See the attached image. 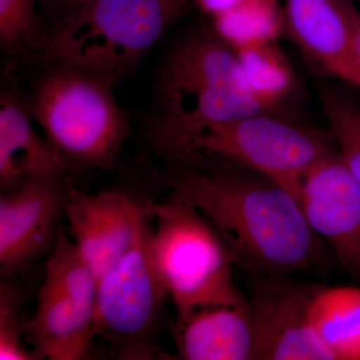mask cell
<instances>
[{
    "label": "cell",
    "instance_id": "cell-1",
    "mask_svg": "<svg viewBox=\"0 0 360 360\" xmlns=\"http://www.w3.org/2000/svg\"><path fill=\"white\" fill-rule=\"evenodd\" d=\"M168 187L212 224L238 269L292 276L328 266L331 252L297 198L264 175L227 163L179 165Z\"/></svg>",
    "mask_w": 360,
    "mask_h": 360
},
{
    "label": "cell",
    "instance_id": "cell-2",
    "mask_svg": "<svg viewBox=\"0 0 360 360\" xmlns=\"http://www.w3.org/2000/svg\"><path fill=\"white\" fill-rule=\"evenodd\" d=\"M264 110L248 89L236 52L212 28L182 37L161 63L146 134L158 155L179 163L206 130Z\"/></svg>",
    "mask_w": 360,
    "mask_h": 360
},
{
    "label": "cell",
    "instance_id": "cell-3",
    "mask_svg": "<svg viewBox=\"0 0 360 360\" xmlns=\"http://www.w3.org/2000/svg\"><path fill=\"white\" fill-rule=\"evenodd\" d=\"M191 6V0H94L47 30L39 58L117 84Z\"/></svg>",
    "mask_w": 360,
    "mask_h": 360
},
{
    "label": "cell",
    "instance_id": "cell-4",
    "mask_svg": "<svg viewBox=\"0 0 360 360\" xmlns=\"http://www.w3.org/2000/svg\"><path fill=\"white\" fill-rule=\"evenodd\" d=\"M115 82L87 71L44 65L28 97L35 122L70 170L110 169L129 134Z\"/></svg>",
    "mask_w": 360,
    "mask_h": 360
},
{
    "label": "cell",
    "instance_id": "cell-5",
    "mask_svg": "<svg viewBox=\"0 0 360 360\" xmlns=\"http://www.w3.org/2000/svg\"><path fill=\"white\" fill-rule=\"evenodd\" d=\"M144 206L155 220L149 252L175 319L208 305L245 302L234 283L229 250L193 205L170 194L163 202Z\"/></svg>",
    "mask_w": 360,
    "mask_h": 360
},
{
    "label": "cell",
    "instance_id": "cell-6",
    "mask_svg": "<svg viewBox=\"0 0 360 360\" xmlns=\"http://www.w3.org/2000/svg\"><path fill=\"white\" fill-rule=\"evenodd\" d=\"M333 150L329 134L272 112H257L206 130L177 165H238L274 180L297 198L310 168Z\"/></svg>",
    "mask_w": 360,
    "mask_h": 360
},
{
    "label": "cell",
    "instance_id": "cell-7",
    "mask_svg": "<svg viewBox=\"0 0 360 360\" xmlns=\"http://www.w3.org/2000/svg\"><path fill=\"white\" fill-rule=\"evenodd\" d=\"M149 214L143 205L134 240L98 279L94 335L122 356H149V340L167 295L149 252Z\"/></svg>",
    "mask_w": 360,
    "mask_h": 360
},
{
    "label": "cell",
    "instance_id": "cell-8",
    "mask_svg": "<svg viewBox=\"0 0 360 360\" xmlns=\"http://www.w3.org/2000/svg\"><path fill=\"white\" fill-rule=\"evenodd\" d=\"M252 276L248 303L253 359L333 360L310 321V303L319 285L291 276Z\"/></svg>",
    "mask_w": 360,
    "mask_h": 360
},
{
    "label": "cell",
    "instance_id": "cell-9",
    "mask_svg": "<svg viewBox=\"0 0 360 360\" xmlns=\"http://www.w3.org/2000/svg\"><path fill=\"white\" fill-rule=\"evenodd\" d=\"M297 200L312 231L360 283V186L336 148L310 168Z\"/></svg>",
    "mask_w": 360,
    "mask_h": 360
},
{
    "label": "cell",
    "instance_id": "cell-10",
    "mask_svg": "<svg viewBox=\"0 0 360 360\" xmlns=\"http://www.w3.org/2000/svg\"><path fill=\"white\" fill-rule=\"evenodd\" d=\"M68 188L63 181H30L2 191L0 198V267L11 277L51 251L65 215Z\"/></svg>",
    "mask_w": 360,
    "mask_h": 360
},
{
    "label": "cell",
    "instance_id": "cell-11",
    "mask_svg": "<svg viewBox=\"0 0 360 360\" xmlns=\"http://www.w3.org/2000/svg\"><path fill=\"white\" fill-rule=\"evenodd\" d=\"M142 212L143 205L120 191L68 188L65 215L70 238L97 279L131 245Z\"/></svg>",
    "mask_w": 360,
    "mask_h": 360
},
{
    "label": "cell",
    "instance_id": "cell-12",
    "mask_svg": "<svg viewBox=\"0 0 360 360\" xmlns=\"http://www.w3.org/2000/svg\"><path fill=\"white\" fill-rule=\"evenodd\" d=\"M284 27L324 75L360 91V65L340 0H284Z\"/></svg>",
    "mask_w": 360,
    "mask_h": 360
},
{
    "label": "cell",
    "instance_id": "cell-13",
    "mask_svg": "<svg viewBox=\"0 0 360 360\" xmlns=\"http://www.w3.org/2000/svg\"><path fill=\"white\" fill-rule=\"evenodd\" d=\"M30 101L13 89L0 96V186L9 191L30 181H63L68 172L34 127Z\"/></svg>",
    "mask_w": 360,
    "mask_h": 360
},
{
    "label": "cell",
    "instance_id": "cell-14",
    "mask_svg": "<svg viewBox=\"0 0 360 360\" xmlns=\"http://www.w3.org/2000/svg\"><path fill=\"white\" fill-rule=\"evenodd\" d=\"M172 338L180 359H253L248 298L241 303L200 307L175 319Z\"/></svg>",
    "mask_w": 360,
    "mask_h": 360
},
{
    "label": "cell",
    "instance_id": "cell-15",
    "mask_svg": "<svg viewBox=\"0 0 360 360\" xmlns=\"http://www.w3.org/2000/svg\"><path fill=\"white\" fill-rule=\"evenodd\" d=\"M94 338L63 293L44 279L37 309L26 324L25 340L32 345L35 359H87Z\"/></svg>",
    "mask_w": 360,
    "mask_h": 360
},
{
    "label": "cell",
    "instance_id": "cell-16",
    "mask_svg": "<svg viewBox=\"0 0 360 360\" xmlns=\"http://www.w3.org/2000/svg\"><path fill=\"white\" fill-rule=\"evenodd\" d=\"M309 317L333 360H360V288L319 285Z\"/></svg>",
    "mask_w": 360,
    "mask_h": 360
},
{
    "label": "cell",
    "instance_id": "cell-17",
    "mask_svg": "<svg viewBox=\"0 0 360 360\" xmlns=\"http://www.w3.org/2000/svg\"><path fill=\"white\" fill-rule=\"evenodd\" d=\"M44 279L63 293L84 328L94 338L98 279L72 239L61 229L45 262Z\"/></svg>",
    "mask_w": 360,
    "mask_h": 360
},
{
    "label": "cell",
    "instance_id": "cell-18",
    "mask_svg": "<svg viewBox=\"0 0 360 360\" xmlns=\"http://www.w3.org/2000/svg\"><path fill=\"white\" fill-rule=\"evenodd\" d=\"M234 51L248 89L264 110L272 112L293 94L295 72L276 40L255 42Z\"/></svg>",
    "mask_w": 360,
    "mask_h": 360
},
{
    "label": "cell",
    "instance_id": "cell-19",
    "mask_svg": "<svg viewBox=\"0 0 360 360\" xmlns=\"http://www.w3.org/2000/svg\"><path fill=\"white\" fill-rule=\"evenodd\" d=\"M283 0H239L213 16L212 32L232 49L276 40L284 28Z\"/></svg>",
    "mask_w": 360,
    "mask_h": 360
},
{
    "label": "cell",
    "instance_id": "cell-20",
    "mask_svg": "<svg viewBox=\"0 0 360 360\" xmlns=\"http://www.w3.org/2000/svg\"><path fill=\"white\" fill-rule=\"evenodd\" d=\"M319 98L329 136L360 186V106L349 92L331 85L322 87Z\"/></svg>",
    "mask_w": 360,
    "mask_h": 360
},
{
    "label": "cell",
    "instance_id": "cell-21",
    "mask_svg": "<svg viewBox=\"0 0 360 360\" xmlns=\"http://www.w3.org/2000/svg\"><path fill=\"white\" fill-rule=\"evenodd\" d=\"M46 32L39 0H0V45L4 53L39 56Z\"/></svg>",
    "mask_w": 360,
    "mask_h": 360
},
{
    "label": "cell",
    "instance_id": "cell-22",
    "mask_svg": "<svg viewBox=\"0 0 360 360\" xmlns=\"http://www.w3.org/2000/svg\"><path fill=\"white\" fill-rule=\"evenodd\" d=\"M23 293L18 284L4 278L0 284V359L34 360L25 347L26 324L22 316Z\"/></svg>",
    "mask_w": 360,
    "mask_h": 360
},
{
    "label": "cell",
    "instance_id": "cell-23",
    "mask_svg": "<svg viewBox=\"0 0 360 360\" xmlns=\"http://www.w3.org/2000/svg\"><path fill=\"white\" fill-rule=\"evenodd\" d=\"M94 0H39V13L49 28ZM47 28V30H49Z\"/></svg>",
    "mask_w": 360,
    "mask_h": 360
},
{
    "label": "cell",
    "instance_id": "cell-24",
    "mask_svg": "<svg viewBox=\"0 0 360 360\" xmlns=\"http://www.w3.org/2000/svg\"><path fill=\"white\" fill-rule=\"evenodd\" d=\"M340 2L349 25L355 56L360 65V11L352 4V0H340Z\"/></svg>",
    "mask_w": 360,
    "mask_h": 360
},
{
    "label": "cell",
    "instance_id": "cell-25",
    "mask_svg": "<svg viewBox=\"0 0 360 360\" xmlns=\"http://www.w3.org/2000/svg\"><path fill=\"white\" fill-rule=\"evenodd\" d=\"M238 1L239 0H191L193 6L198 7L200 11L210 18L229 11Z\"/></svg>",
    "mask_w": 360,
    "mask_h": 360
},
{
    "label": "cell",
    "instance_id": "cell-26",
    "mask_svg": "<svg viewBox=\"0 0 360 360\" xmlns=\"http://www.w3.org/2000/svg\"><path fill=\"white\" fill-rule=\"evenodd\" d=\"M359 2H360V0H359Z\"/></svg>",
    "mask_w": 360,
    "mask_h": 360
}]
</instances>
